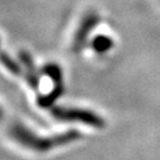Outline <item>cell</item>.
<instances>
[{"label": "cell", "mask_w": 160, "mask_h": 160, "mask_svg": "<svg viewBox=\"0 0 160 160\" xmlns=\"http://www.w3.org/2000/svg\"><path fill=\"white\" fill-rule=\"evenodd\" d=\"M8 136L21 148L38 155L51 152L55 149L75 142L81 137L75 129L53 136H42L20 122H15L9 128Z\"/></svg>", "instance_id": "cell-1"}, {"label": "cell", "mask_w": 160, "mask_h": 160, "mask_svg": "<svg viewBox=\"0 0 160 160\" xmlns=\"http://www.w3.org/2000/svg\"><path fill=\"white\" fill-rule=\"evenodd\" d=\"M53 118L66 122H80L88 127L101 129L105 127V120L97 113L81 108L55 107L51 110Z\"/></svg>", "instance_id": "cell-2"}, {"label": "cell", "mask_w": 160, "mask_h": 160, "mask_svg": "<svg viewBox=\"0 0 160 160\" xmlns=\"http://www.w3.org/2000/svg\"><path fill=\"white\" fill-rule=\"evenodd\" d=\"M98 22H99V16L96 15L95 12L87 13L82 18L79 25V28L75 33V38H73L72 48L75 51H79V50L82 49L86 41H87L88 36L95 29L96 25Z\"/></svg>", "instance_id": "cell-3"}, {"label": "cell", "mask_w": 160, "mask_h": 160, "mask_svg": "<svg viewBox=\"0 0 160 160\" xmlns=\"http://www.w3.org/2000/svg\"><path fill=\"white\" fill-rule=\"evenodd\" d=\"M20 61L23 63V66L26 67V78H27L28 83L30 85V87L33 88V90L38 91L40 85V79L39 76H38L36 67L33 65L32 58L26 51H21L19 55Z\"/></svg>", "instance_id": "cell-4"}, {"label": "cell", "mask_w": 160, "mask_h": 160, "mask_svg": "<svg viewBox=\"0 0 160 160\" xmlns=\"http://www.w3.org/2000/svg\"><path fill=\"white\" fill-rule=\"evenodd\" d=\"M0 62H1V65H2L9 72L12 73V75L19 76L22 72L21 67H20L6 51H3L1 48H0Z\"/></svg>", "instance_id": "cell-5"}, {"label": "cell", "mask_w": 160, "mask_h": 160, "mask_svg": "<svg viewBox=\"0 0 160 160\" xmlns=\"http://www.w3.org/2000/svg\"><path fill=\"white\" fill-rule=\"evenodd\" d=\"M42 72L52 80L53 82H55V85L62 83V81H63L62 71H61L59 66L56 65V63H47V65L42 68Z\"/></svg>", "instance_id": "cell-6"}, {"label": "cell", "mask_w": 160, "mask_h": 160, "mask_svg": "<svg viewBox=\"0 0 160 160\" xmlns=\"http://www.w3.org/2000/svg\"><path fill=\"white\" fill-rule=\"evenodd\" d=\"M91 46H92V48L95 49L96 52L103 53V52H106V51H108V50L111 49V47L113 46V42L109 37L100 35V36H97V37L92 40Z\"/></svg>", "instance_id": "cell-7"}, {"label": "cell", "mask_w": 160, "mask_h": 160, "mask_svg": "<svg viewBox=\"0 0 160 160\" xmlns=\"http://www.w3.org/2000/svg\"><path fill=\"white\" fill-rule=\"evenodd\" d=\"M1 113H2V112H1V109H0V117H1Z\"/></svg>", "instance_id": "cell-8"}]
</instances>
